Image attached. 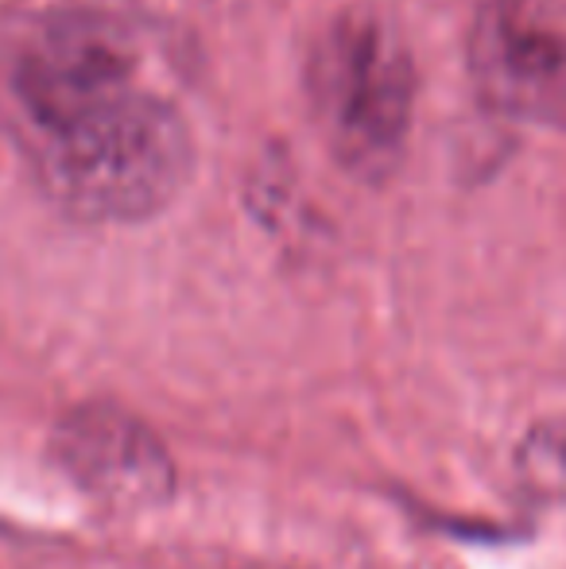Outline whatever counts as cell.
<instances>
[{"label": "cell", "mask_w": 566, "mask_h": 569, "mask_svg": "<svg viewBox=\"0 0 566 569\" xmlns=\"http://www.w3.org/2000/svg\"><path fill=\"white\" fill-rule=\"evenodd\" d=\"M0 136L54 210L98 226L159 213L195 167L187 117L151 86L129 23L98 8L0 31Z\"/></svg>", "instance_id": "obj_1"}, {"label": "cell", "mask_w": 566, "mask_h": 569, "mask_svg": "<svg viewBox=\"0 0 566 569\" xmlns=\"http://www.w3.org/2000/svg\"><path fill=\"white\" fill-rule=\"evenodd\" d=\"M54 457L62 472L106 508H156L175 488V465L163 442L148 422L109 403L70 411L54 435Z\"/></svg>", "instance_id": "obj_4"}, {"label": "cell", "mask_w": 566, "mask_h": 569, "mask_svg": "<svg viewBox=\"0 0 566 569\" xmlns=\"http://www.w3.org/2000/svg\"><path fill=\"white\" fill-rule=\"evenodd\" d=\"M474 90L505 120L566 128V28L536 0H485L466 39Z\"/></svg>", "instance_id": "obj_3"}, {"label": "cell", "mask_w": 566, "mask_h": 569, "mask_svg": "<svg viewBox=\"0 0 566 569\" xmlns=\"http://www.w3.org/2000/svg\"><path fill=\"white\" fill-rule=\"evenodd\" d=\"M516 465H520L524 485L536 496H566V415L528 430Z\"/></svg>", "instance_id": "obj_5"}, {"label": "cell", "mask_w": 566, "mask_h": 569, "mask_svg": "<svg viewBox=\"0 0 566 569\" xmlns=\"http://www.w3.org/2000/svg\"><path fill=\"white\" fill-rule=\"evenodd\" d=\"M302 86L341 171L380 182L400 167L416 124V62L393 23L369 8L338 12L310 43Z\"/></svg>", "instance_id": "obj_2"}]
</instances>
